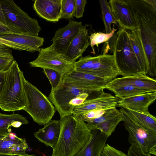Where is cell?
I'll list each match as a JSON object with an SVG mask.
<instances>
[{
	"mask_svg": "<svg viewBox=\"0 0 156 156\" xmlns=\"http://www.w3.org/2000/svg\"><path fill=\"white\" fill-rule=\"evenodd\" d=\"M139 29L148 63L147 74L156 76V8L145 0H126Z\"/></svg>",
	"mask_w": 156,
	"mask_h": 156,
	"instance_id": "6da1fadb",
	"label": "cell"
},
{
	"mask_svg": "<svg viewBox=\"0 0 156 156\" xmlns=\"http://www.w3.org/2000/svg\"><path fill=\"white\" fill-rule=\"evenodd\" d=\"M59 121L60 135L51 156H74L88 141L91 130L72 115L60 117Z\"/></svg>",
	"mask_w": 156,
	"mask_h": 156,
	"instance_id": "7a4b0ae2",
	"label": "cell"
},
{
	"mask_svg": "<svg viewBox=\"0 0 156 156\" xmlns=\"http://www.w3.org/2000/svg\"><path fill=\"white\" fill-rule=\"evenodd\" d=\"M108 41L119 75L126 77L145 75L133 51L126 29L120 27Z\"/></svg>",
	"mask_w": 156,
	"mask_h": 156,
	"instance_id": "3957f363",
	"label": "cell"
},
{
	"mask_svg": "<svg viewBox=\"0 0 156 156\" xmlns=\"http://www.w3.org/2000/svg\"><path fill=\"white\" fill-rule=\"evenodd\" d=\"M17 62L14 60L5 72V78L0 94V108L13 112L23 110L26 106L22 76Z\"/></svg>",
	"mask_w": 156,
	"mask_h": 156,
	"instance_id": "277c9868",
	"label": "cell"
},
{
	"mask_svg": "<svg viewBox=\"0 0 156 156\" xmlns=\"http://www.w3.org/2000/svg\"><path fill=\"white\" fill-rule=\"evenodd\" d=\"M22 81L26 103L23 110L38 124L45 125L53 116L55 107L48 97L26 80L24 75Z\"/></svg>",
	"mask_w": 156,
	"mask_h": 156,
	"instance_id": "5b68a950",
	"label": "cell"
},
{
	"mask_svg": "<svg viewBox=\"0 0 156 156\" xmlns=\"http://www.w3.org/2000/svg\"><path fill=\"white\" fill-rule=\"evenodd\" d=\"M5 23L13 33L38 36L41 28L37 20L23 11L12 0H0Z\"/></svg>",
	"mask_w": 156,
	"mask_h": 156,
	"instance_id": "8992f818",
	"label": "cell"
},
{
	"mask_svg": "<svg viewBox=\"0 0 156 156\" xmlns=\"http://www.w3.org/2000/svg\"><path fill=\"white\" fill-rule=\"evenodd\" d=\"M91 93L62 82L51 90L48 98L62 117L72 115L74 109L88 98Z\"/></svg>",
	"mask_w": 156,
	"mask_h": 156,
	"instance_id": "52a82bcc",
	"label": "cell"
},
{
	"mask_svg": "<svg viewBox=\"0 0 156 156\" xmlns=\"http://www.w3.org/2000/svg\"><path fill=\"white\" fill-rule=\"evenodd\" d=\"M74 69L109 81L119 75L113 55L104 54L95 57L88 55L81 57L76 61Z\"/></svg>",
	"mask_w": 156,
	"mask_h": 156,
	"instance_id": "ba28073f",
	"label": "cell"
},
{
	"mask_svg": "<svg viewBox=\"0 0 156 156\" xmlns=\"http://www.w3.org/2000/svg\"><path fill=\"white\" fill-rule=\"evenodd\" d=\"M124 125L128 133V140L131 144L139 147L145 153L156 155V133L145 130L122 111Z\"/></svg>",
	"mask_w": 156,
	"mask_h": 156,
	"instance_id": "9c48e42d",
	"label": "cell"
},
{
	"mask_svg": "<svg viewBox=\"0 0 156 156\" xmlns=\"http://www.w3.org/2000/svg\"><path fill=\"white\" fill-rule=\"evenodd\" d=\"M75 62L66 60L62 54L57 51L51 44L41 48L37 58L29 64L32 67L55 70L63 77L74 69Z\"/></svg>",
	"mask_w": 156,
	"mask_h": 156,
	"instance_id": "30bf717a",
	"label": "cell"
},
{
	"mask_svg": "<svg viewBox=\"0 0 156 156\" xmlns=\"http://www.w3.org/2000/svg\"><path fill=\"white\" fill-rule=\"evenodd\" d=\"M109 81L90 74L80 72L74 69L63 76V83L90 92H97L104 89Z\"/></svg>",
	"mask_w": 156,
	"mask_h": 156,
	"instance_id": "8fae6325",
	"label": "cell"
},
{
	"mask_svg": "<svg viewBox=\"0 0 156 156\" xmlns=\"http://www.w3.org/2000/svg\"><path fill=\"white\" fill-rule=\"evenodd\" d=\"M119 99L102 90L97 92L94 97L88 98L74 109L72 115L83 114L99 109H109L116 108Z\"/></svg>",
	"mask_w": 156,
	"mask_h": 156,
	"instance_id": "7c38bea8",
	"label": "cell"
},
{
	"mask_svg": "<svg viewBox=\"0 0 156 156\" xmlns=\"http://www.w3.org/2000/svg\"><path fill=\"white\" fill-rule=\"evenodd\" d=\"M83 26L81 22L70 20L66 26L55 32L51 44L57 51L62 54Z\"/></svg>",
	"mask_w": 156,
	"mask_h": 156,
	"instance_id": "4fadbf2b",
	"label": "cell"
},
{
	"mask_svg": "<svg viewBox=\"0 0 156 156\" xmlns=\"http://www.w3.org/2000/svg\"><path fill=\"white\" fill-rule=\"evenodd\" d=\"M28 148L25 138L11 133L0 134V156H33L26 153Z\"/></svg>",
	"mask_w": 156,
	"mask_h": 156,
	"instance_id": "5bb4252c",
	"label": "cell"
},
{
	"mask_svg": "<svg viewBox=\"0 0 156 156\" xmlns=\"http://www.w3.org/2000/svg\"><path fill=\"white\" fill-rule=\"evenodd\" d=\"M108 3L116 22L120 27L130 30L138 28L126 0H110Z\"/></svg>",
	"mask_w": 156,
	"mask_h": 156,
	"instance_id": "9a60e30c",
	"label": "cell"
},
{
	"mask_svg": "<svg viewBox=\"0 0 156 156\" xmlns=\"http://www.w3.org/2000/svg\"><path fill=\"white\" fill-rule=\"evenodd\" d=\"M156 99V92L138 94L119 100L117 107H123L138 112L148 113L149 106Z\"/></svg>",
	"mask_w": 156,
	"mask_h": 156,
	"instance_id": "2e32d148",
	"label": "cell"
},
{
	"mask_svg": "<svg viewBox=\"0 0 156 156\" xmlns=\"http://www.w3.org/2000/svg\"><path fill=\"white\" fill-rule=\"evenodd\" d=\"M87 24L83 25L82 28L71 42L68 48L62 54L66 60L76 62L81 57L83 53L90 45L88 39V30Z\"/></svg>",
	"mask_w": 156,
	"mask_h": 156,
	"instance_id": "e0dca14e",
	"label": "cell"
},
{
	"mask_svg": "<svg viewBox=\"0 0 156 156\" xmlns=\"http://www.w3.org/2000/svg\"><path fill=\"white\" fill-rule=\"evenodd\" d=\"M62 0H35L34 9L42 18L49 21L58 22L61 16Z\"/></svg>",
	"mask_w": 156,
	"mask_h": 156,
	"instance_id": "ac0fdd59",
	"label": "cell"
},
{
	"mask_svg": "<svg viewBox=\"0 0 156 156\" xmlns=\"http://www.w3.org/2000/svg\"><path fill=\"white\" fill-rule=\"evenodd\" d=\"M0 37L21 46L25 51L32 52H40V47L44 41L43 37L19 33L1 34Z\"/></svg>",
	"mask_w": 156,
	"mask_h": 156,
	"instance_id": "d6986e66",
	"label": "cell"
},
{
	"mask_svg": "<svg viewBox=\"0 0 156 156\" xmlns=\"http://www.w3.org/2000/svg\"><path fill=\"white\" fill-rule=\"evenodd\" d=\"M108 137L98 129L91 130L88 141L74 156H100Z\"/></svg>",
	"mask_w": 156,
	"mask_h": 156,
	"instance_id": "ffe728a7",
	"label": "cell"
},
{
	"mask_svg": "<svg viewBox=\"0 0 156 156\" xmlns=\"http://www.w3.org/2000/svg\"><path fill=\"white\" fill-rule=\"evenodd\" d=\"M108 83L113 85H129L148 92H156V80L146 75L115 78Z\"/></svg>",
	"mask_w": 156,
	"mask_h": 156,
	"instance_id": "44dd1931",
	"label": "cell"
},
{
	"mask_svg": "<svg viewBox=\"0 0 156 156\" xmlns=\"http://www.w3.org/2000/svg\"><path fill=\"white\" fill-rule=\"evenodd\" d=\"M60 128L59 120H51L43 128L34 133V135L40 142L53 149L58 140Z\"/></svg>",
	"mask_w": 156,
	"mask_h": 156,
	"instance_id": "7402d4cb",
	"label": "cell"
},
{
	"mask_svg": "<svg viewBox=\"0 0 156 156\" xmlns=\"http://www.w3.org/2000/svg\"><path fill=\"white\" fill-rule=\"evenodd\" d=\"M126 30L133 49L142 70L144 74L146 75L148 70V61L140 37L139 29L137 28L132 30Z\"/></svg>",
	"mask_w": 156,
	"mask_h": 156,
	"instance_id": "603a6c76",
	"label": "cell"
},
{
	"mask_svg": "<svg viewBox=\"0 0 156 156\" xmlns=\"http://www.w3.org/2000/svg\"><path fill=\"white\" fill-rule=\"evenodd\" d=\"M120 110L145 130L156 133V118L150 113H140L123 107H120Z\"/></svg>",
	"mask_w": 156,
	"mask_h": 156,
	"instance_id": "cb8c5ba5",
	"label": "cell"
},
{
	"mask_svg": "<svg viewBox=\"0 0 156 156\" xmlns=\"http://www.w3.org/2000/svg\"><path fill=\"white\" fill-rule=\"evenodd\" d=\"M28 123L27 118L19 114L7 115L0 113V134L11 133V127L18 128L22 125Z\"/></svg>",
	"mask_w": 156,
	"mask_h": 156,
	"instance_id": "d4e9b609",
	"label": "cell"
},
{
	"mask_svg": "<svg viewBox=\"0 0 156 156\" xmlns=\"http://www.w3.org/2000/svg\"><path fill=\"white\" fill-rule=\"evenodd\" d=\"M104 89H107L113 92L115 94V96L120 100L148 92L129 85H113L108 83L105 86Z\"/></svg>",
	"mask_w": 156,
	"mask_h": 156,
	"instance_id": "484cf974",
	"label": "cell"
},
{
	"mask_svg": "<svg viewBox=\"0 0 156 156\" xmlns=\"http://www.w3.org/2000/svg\"><path fill=\"white\" fill-rule=\"evenodd\" d=\"M99 3L105 28V34H109L112 31L111 24L112 23L116 24L117 22L108 2L106 0H100Z\"/></svg>",
	"mask_w": 156,
	"mask_h": 156,
	"instance_id": "4316f807",
	"label": "cell"
},
{
	"mask_svg": "<svg viewBox=\"0 0 156 156\" xmlns=\"http://www.w3.org/2000/svg\"><path fill=\"white\" fill-rule=\"evenodd\" d=\"M122 120V117L120 112L115 116L97 125L94 129L99 130L101 133L109 137L115 131L119 123Z\"/></svg>",
	"mask_w": 156,
	"mask_h": 156,
	"instance_id": "83f0119b",
	"label": "cell"
},
{
	"mask_svg": "<svg viewBox=\"0 0 156 156\" xmlns=\"http://www.w3.org/2000/svg\"><path fill=\"white\" fill-rule=\"evenodd\" d=\"M120 113V112L116 108L109 109L100 116L86 123L87 126L90 130H94L97 125L115 116Z\"/></svg>",
	"mask_w": 156,
	"mask_h": 156,
	"instance_id": "f1b7e54d",
	"label": "cell"
},
{
	"mask_svg": "<svg viewBox=\"0 0 156 156\" xmlns=\"http://www.w3.org/2000/svg\"><path fill=\"white\" fill-rule=\"evenodd\" d=\"M116 29L113 28L112 31L109 34L99 32L93 33L90 35L89 37L90 43L94 53V46L108 41L112 37Z\"/></svg>",
	"mask_w": 156,
	"mask_h": 156,
	"instance_id": "f546056e",
	"label": "cell"
},
{
	"mask_svg": "<svg viewBox=\"0 0 156 156\" xmlns=\"http://www.w3.org/2000/svg\"><path fill=\"white\" fill-rule=\"evenodd\" d=\"M43 72L48 78L51 90L57 88L62 82L63 76L56 71L49 69H43Z\"/></svg>",
	"mask_w": 156,
	"mask_h": 156,
	"instance_id": "4dcf8cb0",
	"label": "cell"
},
{
	"mask_svg": "<svg viewBox=\"0 0 156 156\" xmlns=\"http://www.w3.org/2000/svg\"><path fill=\"white\" fill-rule=\"evenodd\" d=\"M75 0H62L61 19H69L73 18Z\"/></svg>",
	"mask_w": 156,
	"mask_h": 156,
	"instance_id": "1f68e13d",
	"label": "cell"
},
{
	"mask_svg": "<svg viewBox=\"0 0 156 156\" xmlns=\"http://www.w3.org/2000/svg\"><path fill=\"white\" fill-rule=\"evenodd\" d=\"M109 109H96L83 114L73 115L81 121L87 122L100 116Z\"/></svg>",
	"mask_w": 156,
	"mask_h": 156,
	"instance_id": "d6a6232c",
	"label": "cell"
},
{
	"mask_svg": "<svg viewBox=\"0 0 156 156\" xmlns=\"http://www.w3.org/2000/svg\"><path fill=\"white\" fill-rule=\"evenodd\" d=\"M100 156H127L123 152L111 146L108 144H105Z\"/></svg>",
	"mask_w": 156,
	"mask_h": 156,
	"instance_id": "836d02e7",
	"label": "cell"
},
{
	"mask_svg": "<svg viewBox=\"0 0 156 156\" xmlns=\"http://www.w3.org/2000/svg\"><path fill=\"white\" fill-rule=\"evenodd\" d=\"M75 6L73 16L76 18L83 17L86 5V0H75Z\"/></svg>",
	"mask_w": 156,
	"mask_h": 156,
	"instance_id": "e575fe53",
	"label": "cell"
},
{
	"mask_svg": "<svg viewBox=\"0 0 156 156\" xmlns=\"http://www.w3.org/2000/svg\"><path fill=\"white\" fill-rule=\"evenodd\" d=\"M127 156H152L149 153H145L139 147L134 144H131L129 147Z\"/></svg>",
	"mask_w": 156,
	"mask_h": 156,
	"instance_id": "d590c367",
	"label": "cell"
},
{
	"mask_svg": "<svg viewBox=\"0 0 156 156\" xmlns=\"http://www.w3.org/2000/svg\"><path fill=\"white\" fill-rule=\"evenodd\" d=\"M14 60L13 57L0 56V72H5Z\"/></svg>",
	"mask_w": 156,
	"mask_h": 156,
	"instance_id": "8d00e7d4",
	"label": "cell"
},
{
	"mask_svg": "<svg viewBox=\"0 0 156 156\" xmlns=\"http://www.w3.org/2000/svg\"><path fill=\"white\" fill-rule=\"evenodd\" d=\"M0 46L7 47L20 51H25L24 49L21 46L1 37H0Z\"/></svg>",
	"mask_w": 156,
	"mask_h": 156,
	"instance_id": "74e56055",
	"label": "cell"
},
{
	"mask_svg": "<svg viewBox=\"0 0 156 156\" xmlns=\"http://www.w3.org/2000/svg\"><path fill=\"white\" fill-rule=\"evenodd\" d=\"M0 56L13 57L12 49L7 47L0 46Z\"/></svg>",
	"mask_w": 156,
	"mask_h": 156,
	"instance_id": "f35d334b",
	"label": "cell"
},
{
	"mask_svg": "<svg viewBox=\"0 0 156 156\" xmlns=\"http://www.w3.org/2000/svg\"><path fill=\"white\" fill-rule=\"evenodd\" d=\"M13 33L9 27L5 24L0 22V34Z\"/></svg>",
	"mask_w": 156,
	"mask_h": 156,
	"instance_id": "ab89813d",
	"label": "cell"
},
{
	"mask_svg": "<svg viewBox=\"0 0 156 156\" xmlns=\"http://www.w3.org/2000/svg\"><path fill=\"white\" fill-rule=\"evenodd\" d=\"M5 72H0V94L3 88L5 76Z\"/></svg>",
	"mask_w": 156,
	"mask_h": 156,
	"instance_id": "60d3db41",
	"label": "cell"
},
{
	"mask_svg": "<svg viewBox=\"0 0 156 156\" xmlns=\"http://www.w3.org/2000/svg\"><path fill=\"white\" fill-rule=\"evenodd\" d=\"M145 1L152 7L156 8V0H145Z\"/></svg>",
	"mask_w": 156,
	"mask_h": 156,
	"instance_id": "b9f144b4",
	"label": "cell"
},
{
	"mask_svg": "<svg viewBox=\"0 0 156 156\" xmlns=\"http://www.w3.org/2000/svg\"><path fill=\"white\" fill-rule=\"evenodd\" d=\"M33 156H35V155L34 154V155Z\"/></svg>",
	"mask_w": 156,
	"mask_h": 156,
	"instance_id": "7bdbcfd3",
	"label": "cell"
},
{
	"mask_svg": "<svg viewBox=\"0 0 156 156\" xmlns=\"http://www.w3.org/2000/svg\"><path fill=\"white\" fill-rule=\"evenodd\" d=\"M1 22V21L0 20V22ZM2 22V21H1Z\"/></svg>",
	"mask_w": 156,
	"mask_h": 156,
	"instance_id": "ee69618b",
	"label": "cell"
}]
</instances>
